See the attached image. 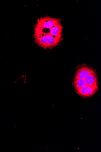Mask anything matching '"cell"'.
I'll list each match as a JSON object with an SVG mask.
<instances>
[{
  "mask_svg": "<svg viewBox=\"0 0 101 152\" xmlns=\"http://www.w3.org/2000/svg\"><path fill=\"white\" fill-rule=\"evenodd\" d=\"M63 28L60 19L45 16L39 19L34 27V38L39 47L52 49L62 39Z\"/></svg>",
  "mask_w": 101,
  "mask_h": 152,
  "instance_id": "obj_1",
  "label": "cell"
},
{
  "mask_svg": "<svg viewBox=\"0 0 101 152\" xmlns=\"http://www.w3.org/2000/svg\"><path fill=\"white\" fill-rule=\"evenodd\" d=\"M94 74L96 72L93 69L85 64H82L77 67L74 79H85L89 75Z\"/></svg>",
  "mask_w": 101,
  "mask_h": 152,
  "instance_id": "obj_2",
  "label": "cell"
},
{
  "mask_svg": "<svg viewBox=\"0 0 101 152\" xmlns=\"http://www.w3.org/2000/svg\"><path fill=\"white\" fill-rule=\"evenodd\" d=\"M98 90V86H89L86 85L76 93L82 97L86 98L92 96Z\"/></svg>",
  "mask_w": 101,
  "mask_h": 152,
  "instance_id": "obj_3",
  "label": "cell"
},
{
  "mask_svg": "<svg viewBox=\"0 0 101 152\" xmlns=\"http://www.w3.org/2000/svg\"><path fill=\"white\" fill-rule=\"evenodd\" d=\"M86 84L89 86H98V81L96 74H92L86 78L85 79Z\"/></svg>",
  "mask_w": 101,
  "mask_h": 152,
  "instance_id": "obj_4",
  "label": "cell"
},
{
  "mask_svg": "<svg viewBox=\"0 0 101 152\" xmlns=\"http://www.w3.org/2000/svg\"><path fill=\"white\" fill-rule=\"evenodd\" d=\"M73 85L75 91L77 92L81 88L85 86L86 85L85 80L82 79H74Z\"/></svg>",
  "mask_w": 101,
  "mask_h": 152,
  "instance_id": "obj_5",
  "label": "cell"
}]
</instances>
